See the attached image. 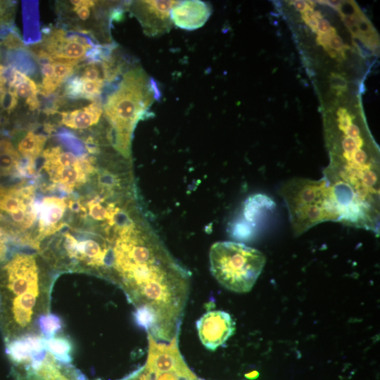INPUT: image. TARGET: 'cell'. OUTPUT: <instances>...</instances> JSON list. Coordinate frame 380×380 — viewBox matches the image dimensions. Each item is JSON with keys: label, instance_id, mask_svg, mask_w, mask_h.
Here are the masks:
<instances>
[{"label": "cell", "instance_id": "cell-18", "mask_svg": "<svg viewBox=\"0 0 380 380\" xmlns=\"http://www.w3.org/2000/svg\"><path fill=\"white\" fill-rule=\"evenodd\" d=\"M22 157L8 138L0 139V175L19 176Z\"/></svg>", "mask_w": 380, "mask_h": 380}, {"label": "cell", "instance_id": "cell-15", "mask_svg": "<svg viewBox=\"0 0 380 380\" xmlns=\"http://www.w3.org/2000/svg\"><path fill=\"white\" fill-rule=\"evenodd\" d=\"M8 69V68L5 73L8 87L15 93L18 99L24 101L29 110H38L41 106L37 97V94L39 93V85L18 69L11 68L9 71Z\"/></svg>", "mask_w": 380, "mask_h": 380}, {"label": "cell", "instance_id": "cell-11", "mask_svg": "<svg viewBox=\"0 0 380 380\" xmlns=\"http://www.w3.org/2000/svg\"><path fill=\"white\" fill-rule=\"evenodd\" d=\"M68 209V201L65 198L47 196L39 203L37 229L34 236L36 249H40L42 241L67 225L65 214Z\"/></svg>", "mask_w": 380, "mask_h": 380}, {"label": "cell", "instance_id": "cell-7", "mask_svg": "<svg viewBox=\"0 0 380 380\" xmlns=\"http://www.w3.org/2000/svg\"><path fill=\"white\" fill-rule=\"evenodd\" d=\"M41 156V170L48 176L50 187L68 194L86 184L98 171L95 157L85 153L77 156L60 146L46 148Z\"/></svg>", "mask_w": 380, "mask_h": 380}, {"label": "cell", "instance_id": "cell-8", "mask_svg": "<svg viewBox=\"0 0 380 380\" xmlns=\"http://www.w3.org/2000/svg\"><path fill=\"white\" fill-rule=\"evenodd\" d=\"M110 4L91 0L56 1V8L61 26L110 43L108 21L115 18L118 11H110Z\"/></svg>", "mask_w": 380, "mask_h": 380}, {"label": "cell", "instance_id": "cell-3", "mask_svg": "<svg viewBox=\"0 0 380 380\" xmlns=\"http://www.w3.org/2000/svg\"><path fill=\"white\" fill-rule=\"evenodd\" d=\"M42 255L53 269L87 272L110 279L112 243L99 234L81 231L74 234L66 231L45 247Z\"/></svg>", "mask_w": 380, "mask_h": 380}, {"label": "cell", "instance_id": "cell-16", "mask_svg": "<svg viewBox=\"0 0 380 380\" xmlns=\"http://www.w3.org/2000/svg\"><path fill=\"white\" fill-rule=\"evenodd\" d=\"M106 84L82 79L72 75L65 82L63 95L74 99L91 101L101 99Z\"/></svg>", "mask_w": 380, "mask_h": 380}, {"label": "cell", "instance_id": "cell-29", "mask_svg": "<svg viewBox=\"0 0 380 380\" xmlns=\"http://www.w3.org/2000/svg\"><path fill=\"white\" fill-rule=\"evenodd\" d=\"M292 4L295 9L301 13H303L307 8H311L310 6L308 1L296 0V1H293Z\"/></svg>", "mask_w": 380, "mask_h": 380}, {"label": "cell", "instance_id": "cell-13", "mask_svg": "<svg viewBox=\"0 0 380 380\" xmlns=\"http://www.w3.org/2000/svg\"><path fill=\"white\" fill-rule=\"evenodd\" d=\"M210 14V5L198 0L179 1L170 11L172 23L186 30H194L202 27Z\"/></svg>", "mask_w": 380, "mask_h": 380}, {"label": "cell", "instance_id": "cell-25", "mask_svg": "<svg viewBox=\"0 0 380 380\" xmlns=\"http://www.w3.org/2000/svg\"><path fill=\"white\" fill-rule=\"evenodd\" d=\"M328 46L335 51L341 52L348 46H346L341 37L337 34L333 35L328 43Z\"/></svg>", "mask_w": 380, "mask_h": 380}, {"label": "cell", "instance_id": "cell-21", "mask_svg": "<svg viewBox=\"0 0 380 380\" xmlns=\"http://www.w3.org/2000/svg\"><path fill=\"white\" fill-rule=\"evenodd\" d=\"M142 380H203L190 371L187 373L173 372H158L146 369L144 365L139 368Z\"/></svg>", "mask_w": 380, "mask_h": 380}, {"label": "cell", "instance_id": "cell-20", "mask_svg": "<svg viewBox=\"0 0 380 380\" xmlns=\"http://www.w3.org/2000/svg\"><path fill=\"white\" fill-rule=\"evenodd\" d=\"M274 206L273 201L266 196L260 194L252 196L245 203V217L250 222L257 220L265 211L271 210Z\"/></svg>", "mask_w": 380, "mask_h": 380}, {"label": "cell", "instance_id": "cell-9", "mask_svg": "<svg viewBox=\"0 0 380 380\" xmlns=\"http://www.w3.org/2000/svg\"><path fill=\"white\" fill-rule=\"evenodd\" d=\"M12 373L15 380H87L72 366L58 361L46 348L13 365Z\"/></svg>", "mask_w": 380, "mask_h": 380}, {"label": "cell", "instance_id": "cell-2", "mask_svg": "<svg viewBox=\"0 0 380 380\" xmlns=\"http://www.w3.org/2000/svg\"><path fill=\"white\" fill-rule=\"evenodd\" d=\"M156 82L141 67L125 71L116 87L106 95L103 113L110 125L114 149L125 159L131 156L134 128L159 98Z\"/></svg>", "mask_w": 380, "mask_h": 380}, {"label": "cell", "instance_id": "cell-30", "mask_svg": "<svg viewBox=\"0 0 380 380\" xmlns=\"http://www.w3.org/2000/svg\"><path fill=\"white\" fill-rule=\"evenodd\" d=\"M324 50L327 52V53L333 58H335L337 57L338 54L336 51H334L333 49H330L329 46L324 48Z\"/></svg>", "mask_w": 380, "mask_h": 380}, {"label": "cell", "instance_id": "cell-26", "mask_svg": "<svg viewBox=\"0 0 380 380\" xmlns=\"http://www.w3.org/2000/svg\"><path fill=\"white\" fill-rule=\"evenodd\" d=\"M336 34V29L331 27V28L327 33H317L316 41L318 44L321 45L324 49L328 46V43L330 38Z\"/></svg>", "mask_w": 380, "mask_h": 380}, {"label": "cell", "instance_id": "cell-27", "mask_svg": "<svg viewBox=\"0 0 380 380\" xmlns=\"http://www.w3.org/2000/svg\"><path fill=\"white\" fill-rule=\"evenodd\" d=\"M331 84L333 88L340 91H344L347 87L345 79L342 76L335 73L331 74Z\"/></svg>", "mask_w": 380, "mask_h": 380}, {"label": "cell", "instance_id": "cell-6", "mask_svg": "<svg viewBox=\"0 0 380 380\" xmlns=\"http://www.w3.org/2000/svg\"><path fill=\"white\" fill-rule=\"evenodd\" d=\"M29 49L37 58H49L78 66L104 58L113 46L100 44L89 35L61 26H49L42 29L41 40Z\"/></svg>", "mask_w": 380, "mask_h": 380}, {"label": "cell", "instance_id": "cell-24", "mask_svg": "<svg viewBox=\"0 0 380 380\" xmlns=\"http://www.w3.org/2000/svg\"><path fill=\"white\" fill-rule=\"evenodd\" d=\"M13 243L7 232L0 227V263L4 261L13 251L11 249Z\"/></svg>", "mask_w": 380, "mask_h": 380}, {"label": "cell", "instance_id": "cell-22", "mask_svg": "<svg viewBox=\"0 0 380 380\" xmlns=\"http://www.w3.org/2000/svg\"><path fill=\"white\" fill-rule=\"evenodd\" d=\"M38 324L41 335L45 338L54 336L63 327L61 318L50 313L42 316L39 319Z\"/></svg>", "mask_w": 380, "mask_h": 380}, {"label": "cell", "instance_id": "cell-28", "mask_svg": "<svg viewBox=\"0 0 380 380\" xmlns=\"http://www.w3.org/2000/svg\"><path fill=\"white\" fill-rule=\"evenodd\" d=\"M331 28V26L328 20L322 18L318 20L317 25V33H327Z\"/></svg>", "mask_w": 380, "mask_h": 380}, {"label": "cell", "instance_id": "cell-17", "mask_svg": "<svg viewBox=\"0 0 380 380\" xmlns=\"http://www.w3.org/2000/svg\"><path fill=\"white\" fill-rule=\"evenodd\" d=\"M47 140L44 134L27 131L24 133L17 144V151L27 160L35 162L42 155Z\"/></svg>", "mask_w": 380, "mask_h": 380}, {"label": "cell", "instance_id": "cell-14", "mask_svg": "<svg viewBox=\"0 0 380 380\" xmlns=\"http://www.w3.org/2000/svg\"><path fill=\"white\" fill-rule=\"evenodd\" d=\"M56 113L61 125L74 130H84L99 122L103 114L102 101L98 99L81 108Z\"/></svg>", "mask_w": 380, "mask_h": 380}, {"label": "cell", "instance_id": "cell-1", "mask_svg": "<svg viewBox=\"0 0 380 380\" xmlns=\"http://www.w3.org/2000/svg\"><path fill=\"white\" fill-rule=\"evenodd\" d=\"M53 269L40 255L12 251L0 263V330L4 343L39 334L49 312Z\"/></svg>", "mask_w": 380, "mask_h": 380}, {"label": "cell", "instance_id": "cell-4", "mask_svg": "<svg viewBox=\"0 0 380 380\" xmlns=\"http://www.w3.org/2000/svg\"><path fill=\"white\" fill-rule=\"evenodd\" d=\"M280 191L295 234L300 235L322 222H341L335 197L324 178L293 179L284 184Z\"/></svg>", "mask_w": 380, "mask_h": 380}, {"label": "cell", "instance_id": "cell-23", "mask_svg": "<svg viewBox=\"0 0 380 380\" xmlns=\"http://www.w3.org/2000/svg\"><path fill=\"white\" fill-rule=\"evenodd\" d=\"M15 2L12 1H0V31L11 30L13 25ZM12 29V28H11Z\"/></svg>", "mask_w": 380, "mask_h": 380}, {"label": "cell", "instance_id": "cell-19", "mask_svg": "<svg viewBox=\"0 0 380 380\" xmlns=\"http://www.w3.org/2000/svg\"><path fill=\"white\" fill-rule=\"evenodd\" d=\"M44 338V337H43ZM46 349L59 362L69 364L73 349L70 338L56 336L49 338H44Z\"/></svg>", "mask_w": 380, "mask_h": 380}, {"label": "cell", "instance_id": "cell-12", "mask_svg": "<svg viewBox=\"0 0 380 380\" xmlns=\"http://www.w3.org/2000/svg\"><path fill=\"white\" fill-rule=\"evenodd\" d=\"M202 344L210 350L222 345L234 332V322L229 314L221 310L208 311L196 323Z\"/></svg>", "mask_w": 380, "mask_h": 380}, {"label": "cell", "instance_id": "cell-31", "mask_svg": "<svg viewBox=\"0 0 380 380\" xmlns=\"http://www.w3.org/2000/svg\"><path fill=\"white\" fill-rule=\"evenodd\" d=\"M258 376V373L256 371H253L249 374H246V376L248 379H253Z\"/></svg>", "mask_w": 380, "mask_h": 380}, {"label": "cell", "instance_id": "cell-10", "mask_svg": "<svg viewBox=\"0 0 380 380\" xmlns=\"http://www.w3.org/2000/svg\"><path fill=\"white\" fill-rule=\"evenodd\" d=\"M179 1H134L129 4L131 13L137 19L144 34L161 35L170 30L172 22L170 11Z\"/></svg>", "mask_w": 380, "mask_h": 380}, {"label": "cell", "instance_id": "cell-5", "mask_svg": "<svg viewBox=\"0 0 380 380\" xmlns=\"http://www.w3.org/2000/svg\"><path fill=\"white\" fill-rule=\"evenodd\" d=\"M209 258L214 277L224 288L237 293L251 291L265 263L259 251L232 241L214 243Z\"/></svg>", "mask_w": 380, "mask_h": 380}]
</instances>
